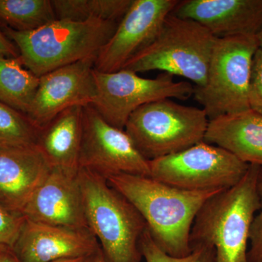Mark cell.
Instances as JSON below:
<instances>
[{"label": "cell", "mask_w": 262, "mask_h": 262, "mask_svg": "<svg viewBox=\"0 0 262 262\" xmlns=\"http://www.w3.org/2000/svg\"><path fill=\"white\" fill-rule=\"evenodd\" d=\"M106 181L142 215L157 246L174 257L192 252L190 234L196 215L208 199L221 192L184 190L149 177L130 174Z\"/></svg>", "instance_id": "6da1fadb"}, {"label": "cell", "mask_w": 262, "mask_h": 262, "mask_svg": "<svg viewBox=\"0 0 262 262\" xmlns=\"http://www.w3.org/2000/svg\"><path fill=\"white\" fill-rule=\"evenodd\" d=\"M260 169L250 165L241 182L206 202L193 223L191 247L199 244L212 246L215 262H248L250 232L260 206Z\"/></svg>", "instance_id": "7a4b0ae2"}, {"label": "cell", "mask_w": 262, "mask_h": 262, "mask_svg": "<svg viewBox=\"0 0 262 262\" xmlns=\"http://www.w3.org/2000/svg\"><path fill=\"white\" fill-rule=\"evenodd\" d=\"M118 23L56 19L32 32L3 28V34L16 46L24 67L39 77L65 66L97 58Z\"/></svg>", "instance_id": "3957f363"}, {"label": "cell", "mask_w": 262, "mask_h": 262, "mask_svg": "<svg viewBox=\"0 0 262 262\" xmlns=\"http://www.w3.org/2000/svg\"><path fill=\"white\" fill-rule=\"evenodd\" d=\"M86 222L100 245L106 262H141V236L145 221L135 206L107 181L80 169Z\"/></svg>", "instance_id": "277c9868"}, {"label": "cell", "mask_w": 262, "mask_h": 262, "mask_svg": "<svg viewBox=\"0 0 262 262\" xmlns=\"http://www.w3.org/2000/svg\"><path fill=\"white\" fill-rule=\"evenodd\" d=\"M215 39L201 24L170 13L152 42L122 69L137 74L161 71L187 79L195 87H203Z\"/></svg>", "instance_id": "5b68a950"}, {"label": "cell", "mask_w": 262, "mask_h": 262, "mask_svg": "<svg viewBox=\"0 0 262 262\" xmlns=\"http://www.w3.org/2000/svg\"><path fill=\"white\" fill-rule=\"evenodd\" d=\"M208 122L203 108L165 98L136 110L129 117L125 130L142 156L152 160L204 141Z\"/></svg>", "instance_id": "8992f818"}, {"label": "cell", "mask_w": 262, "mask_h": 262, "mask_svg": "<svg viewBox=\"0 0 262 262\" xmlns=\"http://www.w3.org/2000/svg\"><path fill=\"white\" fill-rule=\"evenodd\" d=\"M258 48L256 36L216 38L206 84L194 86L193 92L209 120L250 110L248 90Z\"/></svg>", "instance_id": "52a82bcc"}, {"label": "cell", "mask_w": 262, "mask_h": 262, "mask_svg": "<svg viewBox=\"0 0 262 262\" xmlns=\"http://www.w3.org/2000/svg\"><path fill=\"white\" fill-rule=\"evenodd\" d=\"M249 165L227 150L202 141L149 160V177L187 191H223L241 182Z\"/></svg>", "instance_id": "ba28073f"}, {"label": "cell", "mask_w": 262, "mask_h": 262, "mask_svg": "<svg viewBox=\"0 0 262 262\" xmlns=\"http://www.w3.org/2000/svg\"><path fill=\"white\" fill-rule=\"evenodd\" d=\"M94 80L96 94L91 106L103 120L122 130L130 115L146 103L165 98L187 100L194 92V84L177 82L164 72L149 79L125 69L110 73L94 69Z\"/></svg>", "instance_id": "9c48e42d"}, {"label": "cell", "mask_w": 262, "mask_h": 262, "mask_svg": "<svg viewBox=\"0 0 262 262\" xmlns=\"http://www.w3.org/2000/svg\"><path fill=\"white\" fill-rule=\"evenodd\" d=\"M79 166L106 180L120 174L150 176L149 160L125 130L110 125L91 105L83 106Z\"/></svg>", "instance_id": "30bf717a"}, {"label": "cell", "mask_w": 262, "mask_h": 262, "mask_svg": "<svg viewBox=\"0 0 262 262\" xmlns=\"http://www.w3.org/2000/svg\"><path fill=\"white\" fill-rule=\"evenodd\" d=\"M179 3L178 0H133L113 35L98 55L95 70L104 73L122 70L152 42Z\"/></svg>", "instance_id": "8fae6325"}, {"label": "cell", "mask_w": 262, "mask_h": 262, "mask_svg": "<svg viewBox=\"0 0 262 262\" xmlns=\"http://www.w3.org/2000/svg\"><path fill=\"white\" fill-rule=\"evenodd\" d=\"M96 58H87L39 77L27 116L38 130L61 112L75 106L91 105L96 97Z\"/></svg>", "instance_id": "7c38bea8"}, {"label": "cell", "mask_w": 262, "mask_h": 262, "mask_svg": "<svg viewBox=\"0 0 262 262\" xmlns=\"http://www.w3.org/2000/svg\"><path fill=\"white\" fill-rule=\"evenodd\" d=\"M100 250L89 229L46 225L26 219L12 251L19 262H53L93 256Z\"/></svg>", "instance_id": "4fadbf2b"}, {"label": "cell", "mask_w": 262, "mask_h": 262, "mask_svg": "<svg viewBox=\"0 0 262 262\" xmlns=\"http://www.w3.org/2000/svg\"><path fill=\"white\" fill-rule=\"evenodd\" d=\"M27 220L46 225L89 229L78 173L51 168L25 206Z\"/></svg>", "instance_id": "5bb4252c"}, {"label": "cell", "mask_w": 262, "mask_h": 262, "mask_svg": "<svg viewBox=\"0 0 262 262\" xmlns=\"http://www.w3.org/2000/svg\"><path fill=\"white\" fill-rule=\"evenodd\" d=\"M171 13L201 24L215 38L256 36L262 27V0H184Z\"/></svg>", "instance_id": "9a60e30c"}, {"label": "cell", "mask_w": 262, "mask_h": 262, "mask_svg": "<svg viewBox=\"0 0 262 262\" xmlns=\"http://www.w3.org/2000/svg\"><path fill=\"white\" fill-rule=\"evenodd\" d=\"M51 170L37 146L0 147V206L22 214Z\"/></svg>", "instance_id": "2e32d148"}, {"label": "cell", "mask_w": 262, "mask_h": 262, "mask_svg": "<svg viewBox=\"0 0 262 262\" xmlns=\"http://www.w3.org/2000/svg\"><path fill=\"white\" fill-rule=\"evenodd\" d=\"M203 141L262 168V115L251 108L209 120Z\"/></svg>", "instance_id": "e0dca14e"}, {"label": "cell", "mask_w": 262, "mask_h": 262, "mask_svg": "<svg viewBox=\"0 0 262 262\" xmlns=\"http://www.w3.org/2000/svg\"><path fill=\"white\" fill-rule=\"evenodd\" d=\"M83 128V106H75L58 114L39 130L37 146L51 168L78 173Z\"/></svg>", "instance_id": "ac0fdd59"}, {"label": "cell", "mask_w": 262, "mask_h": 262, "mask_svg": "<svg viewBox=\"0 0 262 262\" xmlns=\"http://www.w3.org/2000/svg\"><path fill=\"white\" fill-rule=\"evenodd\" d=\"M39 77L29 72L18 58L0 55V101L27 115Z\"/></svg>", "instance_id": "d6986e66"}, {"label": "cell", "mask_w": 262, "mask_h": 262, "mask_svg": "<svg viewBox=\"0 0 262 262\" xmlns=\"http://www.w3.org/2000/svg\"><path fill=\"white\" fill-rule=\"evenodd\" d=\"M51 0H0V26L32 32L56 20Z\"/></svg>", "instance_id": "ffe728a7"}, {"label": "cell", "mask_w": 262, "mask_h": 262, "mask_svg": "<svg viewBox=\"0 0 262 262\" xmlns=\"http://www.w3.org/2000/svg\"><path fill=\"white\" fill-rule=\"evenodd\" d=\"M133 0H53L56 18L72 21L89 20L120 22Z\"/></svg>", "instance_id": "44dd1931"}, {"label": "cell", "mask_w": 262, "mask_h": 262, "mask_svg": "<svg viewBox=\"0 0 262 262\" xmlns=\"http://www.w3.org/2000/svg\"><path fill=\"white\" fill-rule=\"evenodd\" d=\"M39 130L25 114L0 101V147L37 146Z\"/></svg>", "instance_id": "7402d4cb"}, {"label": "cell", "mask_w": 262, "mask_h": 262, "mask_svg": "<svg viewBox=\"0 0 262 262\" xmlns=\"http://www.w3.org/2000/svg\"><path fill=\"white\" fill-rule=\"evenodd\" d=\"M142 257L146 262H215L214 248L208 245L192 246L191 253L183 257H174L162 251L151 238L147 228L140 239Z\"/></svg>", "instance_id": "603a6c76"}, {"label": "cell", "mask_w": 262, "mask_h": 262, "mask_svg": "<svg viewBox=\"0 0 262 262\" xmlns=\"http://www.w3.org/2000/svg\"><path fill=\"white\" fill-rule=\"evenodd\" d=\"M25 221L23 215L0 206V251H12Z\"/></svg>", "instance_id": "cb8c5ba5"}, {"label": "cell", "mask_w": 262, "mask_h": 262, "mask_svg": "<svg viewBox=\"0 0 262 262\" xmlns=\"http://www.w3.org/2000/svg\"><path fill=\"white\" fill-rule=\"evenodd\" d=\"M257 189L260 206L253 219L250 232L248 262H262V168L258 174Z\"/></svg>", "instance_id": "d4e9b609"}, {"label": "cell", "mask_w": 262, "mask_h": 262, "mask_svg": "<svg viewBox=\"0 0 262 262\" xmlns=\"http://www.w3.org/2000/svg\"><path fill=\"white\" fill-rule=\"evenodd\" d=\"M251 110L262 115V49L258 48L253 56L248 90Z\"/></svg>", "instance_id": "484cf974"}, {"label": "cell", "mask_w": 262, "mask_h": 262, "mask_svg": "<svg viewBox=\"0 0 262 262\" xmlns=\"http://www.w3.org/2000/svg\"><path fill=\"white\" fill-rule=\"evenodd\" d=\"M0 55L10 58H18L19 53L14 43L3 33L0 32Z\"/></svg>", "instance_id": "4316f807"}, {"label": "cell", "mask_w": 262, "mask_h": 262, "mask_svg": "<svg viewBox=\"0 0 262 262\" xmlns=\"http://www.w3.org/2000/svg\"><path fill=\"white\" fill-rule=\"evenodd\" d=\"M0 262H19L10 250H1L0 251Z\"/></svg>", "instance_id": "83f0119b"}, {"label": "cell", "mask_w": 262, "mask_h": 262, "mask_svg": "<svg viewBox=\"0 0 262 262\" xmlns=\"http://www.w3.org/2000/svg\"><path fill=\"white\" fill-rule=\"evenodd\" d=\"M100 251H101V250H100ZM99 252H98L97 254L93 255V256H85V257L77 258H69V259L58 260V261L53 262H96Z\"/></svg>", "instance_id": "f1b7e54d"}, {"label": "cell", "mask_w": 262, "mask_h": 262, "mask_svg": "<svg viewBox=\"0 0 262 262\" xmlns=\"http://www.w3.org/2000/svg\"><path fill=\"white\" fill-rule=\"evenodd\" d=\"M256 40H257L258 48L262 49V27L259 32L256 35Z\"/></svg>", "instance_id": "f546056e"}, {"label": "cell", "mask_w": 262, "mask_h": 262, "mask_svg": "<svg viewBox=\"0 0 262 262\" xmlns=\"http://www.w3.org/2000/svg\"><path fill=\"white\" fill-rule=\"evenodd\" d=\"M96 262H106L105 261L104 258H103L102 252H101V250L100 251L99 253H98L97 261H96Z\"/></svg>", "instance_id": "4dcf8cb0"}]
</instances>
